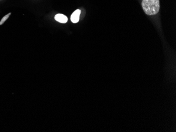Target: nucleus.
<instances>
[{"label": "nucleus", "instance_id": "4", "mask_svg": "<svg viewBox=\"0 0 176 132\" xmlns=\"http://www.w3.org/2000/svg\"><path fill=\"white\" fill-rule=\"evenodd\" d=\"M11 14V13H9L7 14V15H6L5 16H4V17L2 19V20H1V21H0V25H2V24L9 19V17H10Z\"/></svg>", "mask_w": 176, "mask_h": 132}, {"label": "nucleus", "instance_id": "1", "mask_svg": "<svg viewBox=\"0 0 176 132\" xmlns=\"http://www.w3.org/2000/svg\"><path fill=\"white\" fill-rule=\"evenodd\" d=\"M142 7L145 13L148 15H155L160 10L159 0H143Z\"/></svg>", "mask_w": 176, "mask_h": 132}, {"label": "nucleus", "instance_id": "3", "mask_svg": "<svg viewBox=\"0 0 176 132\" xmlns=\"http://www.w3.org/2000/svg\"><path fill=\"white\" fill-rule=\"evenodd\" d=\"M54 19L57 22L61 23H66L68 21L67 16L62 14H58L54 17Z\"/></svg>", "mask_w": 176, "mask_h": 132}, {"label": "nucleus", "instance_id": "2", "mask_svg": "<svg viewBox=\"0 0 176 132\" xmlns=\"http://www.w3.org/2000/svg\"><path fill=\"white\" fill-rule=\"evenodd\" d=\"M81 10H76L73 12L71 16V21L73 23H78L80 20V15L81 14Z\"/></svg>", "mask_w": 176, "mask_h": 132}]
</instances>
